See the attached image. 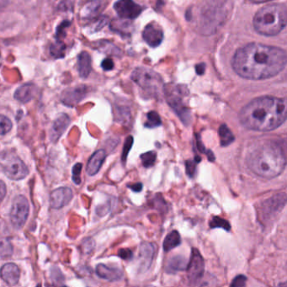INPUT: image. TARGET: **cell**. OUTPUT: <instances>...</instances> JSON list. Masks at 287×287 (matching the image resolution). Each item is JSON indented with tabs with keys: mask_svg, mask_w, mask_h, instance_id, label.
<instances>
[{
	"mask_svg": "<svg viewBox=\"0 0 287 287\" xmlns=\"http://www.w3.org/2000/svg\"><path fill=\"white\" fill-rule=\"evenodd\" d=\"M96 274L101 279L109 281L119 280L123 277V272L118 268H111L104 264H99L96 267Z\"/></svg>",
	"mask_w": 287,
	"mask_h": 287,
	"instance_id": "ac0fdd59",
	"label": "cell"
},
{
	"mask_svg": "<svg viewBox=\"0 0 287 287\" xmlns=\"http://www.w3.org/2000/svg\"><path fill=\"white\" fill-rule=\"evenodd\" d=\"M201 162V158L196 156L194 160H187L186 163V174L191 178H193L196 173V165Z\"/></svg>",
	"mask_w": 287,
	"mask_h": 287,
	"instance_id": "4dcf8cb0",
	"label": "cell"
},
{
	"mask_svg": "<svg viewBox=\"0 0 287 287\" xmlns=\"http://www.w3.org/2000/svg\"><path fill=\"white\" fill-rule=\"evenodd\" d=\"M83 169V165L82 164H77L74 165L73 168V181L75 183L76 185H80L81 184V171Z\"/></svg>",
	"mask_w": 287,
	"mask_h": 287,
	"instance_id": "d6a6232c",
	"label": "cell"
},
{
	"mask_svg": "<svg viewBox=\"0 0 287 287\" xmlns=\"http://www.w3.org/2000/svg\"><path fill=\"white\" fill-rule=\"evenodd\" d=\"M101 67L104 71L112 70L114 68V63L110 58H105L102 62Z\"/></svg>",
	"mask_w": 287,
	"mask_h": 287,
	"instance_id": "8d00e7d4",
	"label": "cell"
},
{
	"mask_svg": "<svg viewBox=\"0 0 287 287\" xmlns=\"http://www.w3.org/2000/svg\"><path fill=\"white\" fill-rule=\"evenodd\" d=\"M13 127V123L6 115H0V135H6Z\"/></svg>",
	"mask_w": 287,
	"mask_h": 287,
	"instance_id": "f1b7e54d",
	"label": "cell"
},
{
	"mask_svg": "<svg viewBox=\"0 0 287 287\" xmlns=\"http://www.w3.org/2000/svg\"><path fill=\"white\" fill-rule=\"evenodd\" d=\"M73 197V191L68 187H60L52 191L50 195L49 203L53 209L63 208L68 205Z\"/></svg>",
	"mask_w": 287,
	"mask_h": 287,
	"instance_id": "7c38bea8",
	"label": "cell"
},
{
	"mask_svg": "<svg viewBox=\"0 0 287 287\" xmlns=\"http://www.w3.org/2000/svg\"><path fill=\"white\" fill-rule=\"evenodd\" d=\"M71 119L67 114L59 115L52 124L50 130V139L52 142H57L70 125Z\"/></svg>",
	"mask_w": 287,
	"mask_h": 287,
	"instance_id": "9a60e30c",
	"label": "cell"
},
{
	"mask_svg": "<svg viewBox=\"0 0 287 287\" xmlns=\"http://www.w3.org/2000/svg\"><path fill=\"white\" fill-rule=\"evenodd\" d=\"M131 78L141 89L147 91L159 93L162 89V78L159 73L149 68H136L132 72Z\"/></svg>",
	"mask_w": 287,
	"mask_h": 287,
	"instance_id": "52a82bcc",
	"label": "cell"
},
{
	"mask_svg": "<svg viewBox=\"0 0 287 287\" xmlns=\"http://www.w3.org/2000/svg\"><path fill=\"white\" fill-rule=\"evenodd\" d=\"M162 124L160 115L155 111H150L147 115V121L145 126L148 128H154L160 126Z\"/></svg>",
	"mask_w": 287,
	"mask_h": 287,
	"instance_id": "4316f807",
	"label": "cell"
},
{
	"mask_svg": "<svg viewBox=\"0 0 287 287\" xmlns=\"http://www.w3.org/2000/svg\"><path fill=\"white\" fill-rule=\"evenodd\" d=\"M6 192H7V188H6V183L0 180V203L2 202L4 198L6 197Z\"/></svg>",
	"mask_w": 287,
	"mask_h": 287,
	"instance_id": "f35d334b",
	"label": "cell"
},
{
	"mask_svg": "<svg viewBox=\"0 0 287 287\" xmlns=\"http://www.w3.org/2000/svg\"><path fill=\"white\" fill-rule=\"evenodd\" d=\"M36 86L33 84H26L19 87L14 94V98L21 103L26 104L34 98Z\"/></svg>",
	"mask_w": 287,
	"mask_h": 287,
	"instance_id": "d6986e66",
	"label": "cell"
},
{
	"mask_svg": "<svg viewBox=\"0 0 287 287\" xmlns=\"http://www.w3.org/2000/svg\"><path fill=\"white\" fill-rule=\"evenodd\" d=\"M285 99L262 96L253 99L240 110L238 118L248 130L269 131L275 130L286 120Z\"/></svg>",
	"mask_w": 287,
	"mask_h": 287,
	"instance_id": "7a4b0ae2",
	"label": "cell"
},
{
	"mask_svg": "<svg viewBox=\"0 0 287 287\" xmlns=\"http://www.w3.org/2000/svg\"><path fill=\"white\" fill-rule=\"evenodd\" d=\"M181 243V238L177 231H173L167 235L164 241V249L165 252H170L173 248H175Z\"/></svg>",
	"mask_w": 287,
	"mask_h": 287,
	"instance_id": "cb8c5ba5",
	"label": "cell"
},
{
	"mask_svg": "<svg viewBox=\"0 0 287 287\" xmlns=\"http://www.w3.org/2000/svg\"><path fill=\"white\" fill-rule=\"evenodd\" d=\"M246 281H247V277L244 276L243 274H240V275L235 277L232 283H231V286H244L246 284Z\"/></svg>",
	"mask_w": 287,
	"mask_h": 287,
	"instance_id": "e575fe53",
	"label": "cell"
},
{
	"mask_svg": "<svg viewBox=\"0 0 287 287\" xmlns=\"http://www.w3.org/2000/svg\"><path fill=\"white\" fill-rule=\"evenodd\" d=\"M142 37L149 46L155 48L159 47L163 42L164 32L159 24L153 21L149 25H147L146 27L144 28Z\"/></svg>",
	"mask_w": 287,
	"mask_h": 287,
	"instance_id": "8fae6325",
	"label": "cell"
},
{
	"mask_svg": "<svg viewBox=\"0 0 287 287\" xmlns=\"http://www.w3.org/2000/svg\"><path fill=\"white\" fill-rule=\"evenodd\" d=\"M204 259L201 253L196 248H192L191 250V260L187 264V272L191 281H197L203 276Z\"/></svg>",
	"mask_w": 287,
	"mask_h": 287,
	"instance_id": "30bf717a",
	"label": "cell"
},
{
	"mask_svg": "<svg viewBox=\"0 0 287 287\" xmlns=\"http://www.w3.org/2000/svg\"><path fill=\"white\" fill-rule=\"evenodd\" d=\"M0 167L11 180H21L29 175L26 164L15 153L4 152L0 154Z\"/></svg>",
	"mask_w": 287,
	"mask_h": 287,
	"instance_id": "8992f818",
	"label": "cell"
},
{
	"mask_svg": "<svg viewBox=\"0 0 287 287\" xmlns=\"http://www.w3.org/2000/svg\"><path fill=\"white\" fill-rule=\"evenodd\" d=\"M210 226L212 228H222L226 231L231 230V225H230L229 222H227V220L219 217H213L210 222Z\"/></svg>",
	"mask_w": 287,
	"mask_h": 287,
	"instance_id": "83f0119b",
	"label": "cell"
},
{
	"mask_svg": "<svg viewBox=\"0 0 287 287\" xmlns=\"http://www.w3.org/2000/svg\"><path fill=\"white\" fill-rule=\"evenodd\" d=\"M218 134L220 136V144L222 147L228 146L234 141V136L227 125H222L220 126Z\"/></svg>",
	"mask_w": 287,
	"mask_h": 287,
	"instance_id": "d4e9b609",
	"label": "cell"
},
{
	"mask_svg": "<svg viewBox=\"0 0 287 287\" xmlns=\"http://www.w3.org/2000/svg\"><path fill=\"white\" fill-rule=\"evenodd\" d=\"M118 255L120 256V258L125 259V260H129L132 257V253L129 248H122L120 249Z\"/></svg>",
	"mask_w": 287,
	"mask_h": 287,
	"instance_id": "d590c367",
	"label": "cell"
},
{
	"mask_svg": "<svg viewBox=\"0 0 287 287\" xmlns=\"http://www.w3.org/2000/svg\"><path fill=\"white\" fill-rule=\"evenodd\" d=\"M187 267V262L185 257L183 256H175L171 258L167 264V272L169 273H174V272L182 271L184 269H186Z\"/></svg>",
	"mask_w": 287,
	"mask_h": 287,
	"instance_id": "603a6c76",
	"label": "cell"
},
{
	"mask_svg": "<svg viewBox=\"0 0 287 287\" xmlns=\"http://www.w3.org/2000/svg\"><path fill=\"white\" fill-rule=\"evenodd\" d=\"M141 160L144 167H152L156 162L157 154L154 151L148 152V153L141 154Z\"/></svg>",
	"mask_w": 287,
	"mask_h": 287,
	"instance_id": "f546056e",
	"label": "cell"
},
{
	"mask_svg": "<svg viewBox=\"0 0 287 287\" xmlns=\"http://www.w3.org/2000/svg\"><path fill=\"white\" fill-rule=\"evenodd\" d=\"M128 187H129L131 191H134V192L138 193V192H140V191H141V190H142V184H141V183H136V184H134L132 186H129Z\"/></svg>",
	"mask_w": 287,
	"mask_h": 287,
	"instance_id": "60d3db41",
	"label": "cell"
},
{
	"mask_svg": "<svg viewBox=\"0 0 287 287\" xmlns=\"http://www.w3.org/2000/svg\"><path fill=\"white\" fill-rule=\"evenodd\" d=\"M0 277L9 285H16L21 278V269L14 263H8L0 269Z\"/></svg>",
	"mask_w": 287,
	"mask_h": 287,
	"instance_id": "2e32d148",
	"label": "cell"
},
{
	"mask_svg": "<svg viewBox=\"0 0 287 287\" xmlns=\"http://www.w3.org/2000/svg\"><path fill=\"white\" fill-rule=\"evenodd\" d=\"M58 276L62 277L63 276V274H62V272L60 271V269L55 267V268H53V271L52 272V279H53V281L55 282L56 284H57V281H58V279H57ZM58 280L60 281L61 284H62V281H63V279H62V278H59Z\"/></svg>",
	"mask_w": 287,
	"mask_h": 287,
	"instance_id": "74e56055",
	"label": "cell"
},
{
	"mask_svg": "<svg viewBox=\"0 0 287 287\" xmlns=\"http://www.w3.org/2000/svg\"><path fill=\"white\" fill-rule=\"evenodd\" d=\"M105 158H106V153L103 149H99L94 153V154L89 158L88 164H87V174L90 176L96 175L101 169Z\"/></svg>",
	"mask_w": 287,
	"mask_h": 287,
	"instance_id": "e0dca14e",
	"label": "cell"
},
{
	"mask_svg": "<svg viewBox=\"0 0 287 287\" xmlns=\"http://www.w3.org/2000/svg\"><path fill=\"white\" fill-rule=\"evenodd\" d=\"M14 248L11 235L6 222L0 219V258H10L13 254Z\"/></svg>",
	"mask_w": 287,
	"mask_h": 287,
	"instance_id": "5bb4252c",
	"label": "cell"
},
{
	"mask_svg": "<svg viewBox=\"0 0 287 287\" xmlns=\"http://www.w3.org/2000/svg\"><path fill=\"white\" fill-rule=\"evenodd\" d=\"M85 241H86L87 243H88V244H87L86 246L83 245V247H84V250L86 251V252H89H89H90V251L93 250V248H94V240L92 239V238H89V239H85Z\"/></svg>",
	"mask_w": 287,
	"mask_h": 287,
	"instance_id": "ab89813d",
	"label": "cell"
},
{
	"mask_svg": "<svg viewBox=\"0 0 287 287\" xmlns=\"http://www.w3.org/2000/svg\"><path fill=\"white\" fill-rule=\"evenodd\" d=\"M66 46L62 41H58L54 42L50 47V52L52 57L55 58H61L64 57L65 54Z\"/></svg>",
	"mask_w": 287,
	"mask_h": 287,
	"instance_id": "484cf974",
	"label": "cell"
},
{
	"mask_svg": "<svg viewBox=\"0 0 287 287\" xmlns=\"http://www.w3.org/2000/svg\"><path fill=\"white\" fill-rule=\"evenodd\" d=\"M114 9L120 18L133 20L138 17L144 8L133 0H119L114 5Z\"/></svg>",
	"mask_w": 287,
	"mask_h": 287,
	"instance_id": "9c48e42d",
	"label": "cell"
},
{
	"mask_svg": "<svg viewBox=\"0 0 287 287\" xmlns=\"http://www.w3.org/2000/svg\"><path fill=\"white\" fill-rule=\"evenodd\" d=\"M103 10V2L100 0H92L84 6L81 11L83 19H93L99 15Z\"/></svg>",
	"mask_w": 287,
	"mask_h": 287,
	"instance_id": "7402d4cb",
	"label": "cell"
},
{
	"mask_svg": "<svg viewBox=\"0 0 287 287\" xmlns=\"http://www.w3.org/2000/svg\"><path fill=\"white\" fill-rule=\"evenodd\" d=\"M154 247L149 243H144L140 247V260L142 271H145L151 266L153 258H154Z\"/></svg>",
	"mask_w": 287,
	"mask_h": 287,
	"instance_id": "ffe728a7",
	"label": "cell"
},
{
	"mask_svg": "<svg viewBox=\"0 0 287 287\" xmlns=\"http://www.w3.org/2000/svg\"><path fill=\"white\" fill-rule=\"evenodd\" d=\"M286 62V52L281 48L249 43L235 52L232 66L235 73L242 78L263 80L280 73Z\"/></svg>",
	"mask_w": 287,
	"mask_h": 287,
	"instance_id": "6da1fadb",
	"label": "cell"
},
{
	"mask_svg": "<svg viewBox=\"0 0 287 287\" xmlns=\"http://www.w3.org/2000/svg\"><path fill=\"white\" fill-rule=\"evenodd\" d=\"M87 87L84 85L80 86L73 87V88H69L63 92L62 96H61V100L63 104L69 106V107H73L76 104H78L82 99H84L87 94Z\"/></svg>",
	"mask_w": 287,
	"mask_h": 287,
	"instance_id": "4fadbf2b",
	"label": "cell"
},
{
	"mask_svg": "<svg viewBox=\"0 0 287 287\" xmlns=\"http://www.w3.org/2000/svg\"><path fill=\"white\" fill-rule=\"evenodd\" d=\"M71 25L70 21H64L63 23H61L57 28V32H56V39L58 41H61L63 39V37H66L65 30L69 27Z\"/></svg>",
	"mask_w": 287,
	"mask_h": 287,
	"instance_id": "1f68e13d",
	"label": "cell"
},
{
	"mask_svg": "<svg viewBox=\"0 0 287 287\" xmlns=\"http://www.w3.org/2000/svg\"><path fill=\"white\" fill-rule=\"evenodd\" d=\"M133 144V137L132 136H128L126 141H125V145H124V149H123V154L121 159H122L123 162H125V159L127 157L129 152H130L131 146Z\"/></svg>",
	"mask_w": 287,
	"mask_h": 287,
	"instance_id": "836d02e7",
	"label": "cell"
},
{
	"mask_svg": "<svg viewBox=\"0 0 287 287\" xmlns=\"http://www.w3.org/2000/svg\"><path fill=\"white\" fill-rule=\"evenodd\" d=\"M78 70L79 75L83 78L89 77L92 70V59L89 53L82 52L78 58Z\"/></svg>",
	"mask_w": 287,
	"mask_h": 287,
	"instance_id": "44dd1931",
	"label": "cell"
},
{
	"mask_svg": "<svg viewBox=\"0 0 287 287\" xmlns=\"http://www.w3.org/2000/svg\"><path fill=\"white\" fill-rule=\"evenodd\" d=\"M196 73L199 75H202L204 73H205V70H206V66L204 63H200L196 67Z\"/></svg>",
	"mask_w": 287,
	"mask_h": 287,
	"instance_id": "b9f144b4",
	"label": "cell"
},
{
	"mask_svg": "<svg viewBox=\"0 0 287 287\" xmlns=\"http://www.w3.org/2000/svg\"><path fill=\"white\" fill-rule=\"evenodd\" d=\"M165 94L169 104L180 118V120H182L184 124L189 125L191 121V111L186 107L185 102L183 100V97L188 94L187 88L181 85L169 84L167 87H165Z\"/></svg>",
	"mask_w": 287,
	"mask_h": 287,
	"instance_id": "5b68a950",
	"label": "cell"
},
{
	"mask_svg": "<svg viewBox=\"0 0 287 287\" xmlns=\"http://www.w3.org/2000/svg\"><path fill=\"white\" fill-rule=\"evenodd\" d=\"M249 1L253 4H261L268 2V1H271V0H249Z\"/></svg>",
	"mask_w": 287,
	"mask_h": 287,
	"instance_id": "7bdbcfd3",
	"label": "cell"
},
{
	"mask_svg": "<svg viewBox=\"0 0 287 287\" xmlns=\"http://www.w3.org/2000/svg\"><path fill=\"white\" fill-rule=\"evenodd\" d=\"M246 162L255 175L264 179H273L283 172L286 157L280 144L269 141L253 149L247 156Z\"/></svg>",
	"mask_w": 287,
	"mask_h": 287,
	"instance_id": "3957f363",
	"label": "cell"
},
{
	"mask_svg": "<svg viewBox=\"0 0 287 287\" xmlns=\"http://www.w3.org/2000/svg\"><path fill=\"white\" fill-rule=\"evenodd\" d=\"M286 6L284 4H271L256 13L253 25L256 32L263 36L273 37L279 34L286 26Z\"/></svg>",
	"mask_w": 287,
	"mask_h": 287,
	"instance_id": "277c9868",
	"label": "cell"
},
{
	"mask_svg": "<svg viewBox=\"0 0 287 287\" xmlns=\"http://www.w3.org/2000/svg\"><path fill=\"white\" fill-rule=\"evenodd\" d=\"M30 212V205L26 196H16L11 206V224L16 230H21L26 224Z\"/></svg>",
	"mask_w": 287,
	"mask_h": 287,
	"instance_id": "ba28073f",
	"label": "cell"
}]
</instances>
